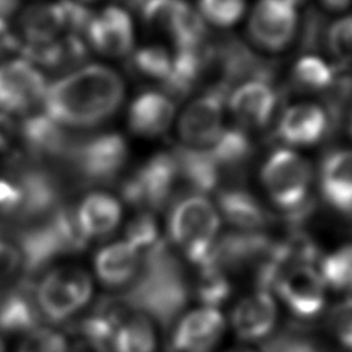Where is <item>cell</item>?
<instances>
[{
	"label": "cell",
	"instance_id": "1",
	"mask_svg": "<svg viewBox=\"0 0 352 352\" xmlns=\"http://www.w3.org/2000/svg\"><path fill=\"white\" fill-rule=\"evenodd\" d=\"M124 100V82L110 67L88 65L47 87L44 113L63 126H94L111 117Z\"/></svg>",
	"mask_w": 352,
	"mask_h": 352
},
{
	"label": "cell",
	"instance_id": "2",
	"mask_svg": "<svg viewBox=\"0 0 352 352\" xmlns=\"http://www.w3.org/2000/svg\"><path fill=\"white\" fill-rule=\"evenodd\" d=\"M146 267L128 296V302L144 309L158 322L169 323L183 308L187 289L180 267L165 242L146 252Z\"/></svg>",
	"mask_w": 352,
	"mask_h": 352
},
{
	"label": "cell",
	"instance_id": "3",
	"mask_svg": "<svg viewBox=\"0 0 352 352\" xmlns=\"http://www.w3.org/2000/svg\"><path fill=\"white\" fill-rule=\"evenodd\" d=\"M220 227V216L204 195L194 194L177 201L169 214L170 241L198 267L208 261Z\"/></svg>",
	"mask_w": 352,
	"mask_h": 352
},
{
	"label": "cell",
	"instance_id": "4",
	"mask_svg": "<svg viewBox=\"0 0 352 352\" xmlns=\"http://www.w3.org/2000/svg\"><path fill=\"white\" fill-rule=\"evenodd\" d=\"M128 146L116 132L78 136L65 165L82 184H106L126 162Z\"/></svg>",
	"mask_w": 352,
	"mask_h": 352
},
{
	"label": "cell",
	"instance_id": "5",
	"mask_svg": "<svg viewBox=\"0 0 352 352\" xmlns=\"http://www.w3.org/2000/svg\"><path fill=\"white\" fill-rule=\"evenodd\" d=\"M92 296V280L78 267L65 265L51 270L36 286L40 314L60 322L80 311Z\"/></svg>",
	"mask_w": 352,
	"mask_h": 352
},
{
	"label": "cell",
	"instance_id": "6",
	"mask_svg": "<svg viewBox=\"0 0 352 352\" xmlns=\"http://www.w3.org/2000/svg\"><path fill=\"white\" fill-rule=\"evenodd\" d=\"M311 166L297 153L280 148L272 153L261 170L264 188L272 202L283 210H297L311 186Z\"/></svg>",
	"mask_w": 352,
	"mask_h": 352
},
{
	"label": "cell",
	"instance_id": "7",
	"mask_svg": "<svg viewBox=\"0 0 352 352\" xmlns=\"http://www.w3.org/2000/svg\"><path fill=\"white\" fill-rule=\"evenodd\" d=\"M179 182L172 153H158L125 179L122 198L143 210H160L172 198Z\"/></svg>",
	"mask_w": 352,
	"mask_h": 352
},
{
	"label": "cell",
	"instance_id": "8",
	"mask_svg": "<svg viewBox=\"0 0 352 352\" xmlns=\"http://www.w3.org/2000/svg\"><path fill=\"white\" fill-rule=\"evenodd\" d=\"M228 95L219 89L206 92L192 100L182 113L177 124L180 139L187 147H212L223 132V104Z\"/></svg>",
	"mask_w": 352,
	"mask_h": 352
},
{
	"label": "cell",
	"instance_id": "9",
	"mask_svg": "<svg viewBox=\"0 0 352 352\" xmlns=\"http://www.w3.org/2000/svg\"><path fill=\"white\" fill-rule=\"evenodd\" d=\"M47 85L43 74L28 60L0 65V110L21 113L43 102Z\"/></svg>",
	"mask_w": 352,
	"mask_h": 352
},
{
	"label": "cell",
	"instance_id": "10",
	"mask_svg": "<svg viewBox=\"0 0 352 352\" xmlns=\"http://www.w3.org/2000/svg\"><path fill=\"white\" fill-rule=\"evenodd\" d=\"M297 14L292 0H260L249 19L252 40L268 51L283 50L293 38Z\"/></svg>",
	"mask_w": 352,
	"mask_h": 352
},
{
	"label": "cell",
	"instance_id": "11",
	"mask_svg": "<svg viewBox=\"0 0 352 352\" xmlns=\"http://www.w3.org/2000/svg\"><path fill=\"white\" fill-rule=\"evenodd\" d=\"M324 286L320 274L304 264L285 271L274 289L293 314L314 318L323 308Z\"/></svg>",
	"mask_w": 352,
	"mask_h": 352
},
{
	"label": "cell",
	"instance_id": "12",
	"mask_svg": "<svg viewBox=\"0 0 352 352\" xmlns=\"http://www.w3.org/2000/svg\"><path fill=\"white\" fill-rule=\"evenodd\" d=\"M19 135L28 154L37 162L48 160L65 164L78 139L45 113L26 118L21 125Z\"/></svg>",
	"mask_w": 352,
	"mask_h": 352
},
{
	"label": "cell",
	"instance_id": "13",
	"mask_svg": "<svg viewBox=\"0 0 352 352\" xmlns=\"http://www.w3.org/2000/svg\"><path fill=\"white\" fill-rule=\"evenodd\" d=\"M226 322L213 307H201L186 314L172 336L175 352H210L224 333Z\"/></svg>",
	"mask_w": 352,
	"mask_h": 352
},
{
	"label": "cell",
	"instance_id": "14",
	"mask_svg": "<svg viewBox=\"0 0 352 352\" xmlns=\"http://www.w3.org/2000/svg\"><path fill=\"white\" fill-rule=\"evenodd\" d=\"M85 37L103 55L125 56L133 45L131 18L120 7H107L100 14H94Z\"/></svg>",
	"mask_w": 352,
	"mask_h": 352
},
{
	"label": "cell",
	"instance_id": "15",
	"mask_svg": "<svg viewBox=\"0 0 352 352\" xmlns=\"http://www.w3.org/2000/svg\"><path fill=\"white\" fill-rule=\"evenodd\" d=\"M278 96L270 82L252 80L241 84L228 96V106L235 120L246 128L267 125L276 107Z\"/></svg>",
	"mask_w": 352,
	"mask_h": 352
},
{
	"label": "cell",
	"instance_id": "16",
	"mask_svg": "<svg viewBox=\"0 0 352 352\" xmlns=\"http://www.w3.org/2000/svg\"><path fill=\"white\" fill-rule=\"evenodd\" d=\"M276 314V304L271 293L258 289L235 305L231 314V323L239 338L258 341L274 329Z\"/></svg>",
	"mask_w": 352,
	"mask_h": 352
},
{
	"label": "cell",
	"instance_id": "17",
	"mask_svg": "<svg viewBox=\"0 0 352 352\" xmlns=\"http://www.w3.org/2000/svg\"><path fill=\"white\" fill-rule=\"evenodd\" d=\"M175 116V103L166 95L155 91L140 94L128 111V125L136 135L154 138L164 133Z\"/></svg>",
	"mask_w": 352,
	"mask_h": 352
},
{
	"label": "cell",
	"instance_id": "18",
	"mask_svg": "<svg viewBox=\"0 0 352 352\" xmlns=\"http://www.w3.org/2000/svg\"><path fill=\"white\" fill-rule=\"evenodd\" d=\"M326 126L327 117L320 106L298 103L282 114L276 132L286 144L309 146L324 135Z\"/></svg>",
	"mask_w": 352,
	"mask_h": 352
},
{
	"label": "cell",
	"instance_id": "19",
	"mask_svg": "<svg viewBox=\"0 0 352 352\" xmlns=\"http://www.w3.org/2000/svg\"><path fill=\"white\" fill-rule=\"evenodd\" d=\"M320 191L336 210L352 216V150H337L320 169Z\"/></svg>",
	"mask_w": 352,
	"mask_h": 352
},
{
	"label": "cell",
	"instance_id": "20",
	"mask_svg": "<svg viewBox=\"0 0 352 352\" xmlns=\"http://www.w3.org/2000/svg\"><path fill=\"white\" fill-rule=\"evenodd\" d=\"M95 272L107 287H122L139 272L140 252L128 241H118L102 248L95 256Z\"/></svg>",
	"mask_w": 352,
	"mask_h": 352
},
{
	"label": "cell",
	"instance_id": "21",
	"mask_svg": "<svg viewBox=\"0 0 352 352\" xmlns=\"http://www.w3.org/2000/svg\"><path fill=\"white\" fill-rule=\"evenodd\" d=\"M179 180L194 192L202 195L213 191L220 183V172L208 148L177 146L172 151Z\"/></svg>",
	"mask_w": 352,
	"mask_h": 352
},
{
	"label": "cell",
	"instance_id": "22",
	"mask_svg": "<svg viewBox=\"0 0 352 352\" xmlns=\"http://www.w3.org/2000/svg\"><path fill=\"white\" fill-rule=\"evenodd\" d=\"M76 219L82 235L102 238L116 230L121 220V206L118 201L104 192L87 195L76 209Z\"/></svg>",
	"mask_w": 352,
	"mask_h": 352
},
{
	"label": "cell",
	"instance_id": "23",
	"mask_svg": "<svg viewBox=\"0 0 352 352\" xmlns=\"http://www.w3.org/2000/svg\"><path fill=\"white\" fill-rule=\"evenodd\" d=\"M217 202L226 220L242 231H257L268 221L265 209L243 187H224L217 195Z\"/></svg>",
	"mask_w": 352,
	"mask_h": 352
},
{
	"label": "cell",
	"instance_id": "24",
	"mask_svg": "<svg viewBox=\"0 0 352 352\" xmlns=\"http://www.w3.org/2000/svg\"><path fill=\"white\" fill-rule=\"evenodd\" d=\"M40 309L36 287L22 282L0 302V330L7 333L30 331L37 327Z\"/></svg>",
	"mask_w": 352,
	"mask_h": 352
},
{
	"label": "cell",
	"instance_id": "25",
	"mask_svg": "<svg viewBox=\"0 0 352 352\" xmlns=\"http://www.w3.org/2000/svg\"><path fill=\"white\" fill-rule=\"evenodd\" d=\"M19 26L26 44H47L58 40V34L66 29L62 1L28 7L19 18Z\"/></svg>",
	"mask_w": 352,
	"mask_h": 352
},
{
	"label": "cell",
	"instance_id": "26",
	"mask_svg": "<svg viewBox=\"0 0 352 352\" xmlns=\"http://www.w3.org/2000/svg\"><path fill=\"white\" fill-rule=\"evenodd\" d=\"M208 150L220 172V179L228 176L238 183L243 166L253 154V144L245 131L231 128L223 129L217 142Z\"/></svg>",
	"mask_w": 352,
	"mask_h": 352
},
{
	"label": "cell",
	"instance_id": "27",
	"mask_svg": "<svg viewBox=\"0 0 352 352\" xmlns=\"http://www.w3.org/2000/svg\"><path fill=\"white\" fill-rule=\"evenodd\" d=\"M157 337L148 316L135 314L124 318L117 327L110 352H155Z\"/></svg>",
	"mask_w": 352,
	"mask_h": 352
},
{
	"label": "cell",
	"instance_id": "28",
	"mask_svg": "<svg viewBox=\"0 0 352 352\" xmlns=\"http://www.w3.org/2000/svg\"><path fill=\"white\" fill-rule=\"evenodd\" d=\"M190 11L191 8L182 0H148L140 14L148 28L172 37Z\"/></svg>",
	"mask_w": 352,
	"mask_h": 352
},
{
	"label": "cell",
	"instance_id": "29",
	"mask_svg": "<svg viewBox=\"0 0 352 352\" xmlns=\"http://www.w3.org/2000/svg\"><path fill=\"white\" fill-rule=\"evenodd\" d=\"M129 67L138 77L164 84L170 74L172 56L160 45L143 47L131 56Z\"/></svg>",
	"mask_w": 352,
	"mask_h": 352
},
{
	"label": "cell",
	"instance_id": "30",
	"mask_svg": "<svg viewBox=\"0 0 352 352\" xmlns=\"http://www.w3.org/2000/svg\"><path fill=\"white\" fill-rule=\"evenodd\" d=\"M324 285L337 292H352V243L327 254L320 264Z\"/></svg>",
	"mask_w": 352,
	"mask_h": 352
},
{
	"label": "cell",
	"instance_id": "31",
	"mask_svg": "<svg viewBox=\"0 0 352 352\" xmlns=\"http://www.w3.org/2000/svg\"><path fill=\"white\" fill-rule=\"evenodd\" d=\"M293 81L304 91H320L333 81L331 67L318 56H304L293 67Z\"/></svg>",
	"mask_w": 352,
	"mask_h": 352
},
{
	"label": "cell",
	"instance_id": "32",
	"mask_svg": "<svg viewBox=\"0 0 352 352\" xmlns=\"http://www.w3.org/2000/svg\"><path fill=\"white\" fill-rule=\"evenodd\" d=\"M201 276L198 282V296L205 307L217 308L230 294V283L224 271L210 263L199 265Z\"/></svg>",
	"mask_w": 352,
	"mask_h": 352
},
{
	"label": "cell",
	"instance_id": "33",
	"mask_svg": "<svg viewBox=\"0 0 352 352\" xmlns=\"http://www.w3.org/2000/svg\"><path fill=\"white\" fill-rule=\"evenodd\" d=\"M243 11L245 0H199L201 18L220 28L234 25Z\"/></svg>",
	"mask_w": 352,
	"mask_h": 352
},
{
	"label": "cell",
	"instance_id": "34",
	"mask_svg": "<svg viewBox=\"0 0 352 352\" xmlns=\"http://www.w3.org/2000/svg\"><path fill=\"white\" fill-rule=\"evenodd\" d=\"M16 352H69L63 334L50 327H36L26 333Z\"/></svg>",
	"mask_w": 352,
	"mask_h": 352
},
{
	"label": "cell",
	"instance_id": "35",
	"mask_svg": "<svg viewBox=\"0 0 352 352\" xmlns=\"http://www.w3.org/2000/svg\"><path fill=\"white\" fill-rule=\"evenodd\" d=\"M327 47L340 63L352 62V15L342 16L330 26Z\"/></svg>",
	"mask_w": 352,
	"mask_h": 352
},
{
	"label": "cell",
	"instance_id": "36",
	"mask_svg": "<svg viewBox=\"0 0 352 352\" xmlns=\"http://www.w3.org/2000/svg\"><path fill=\"white\" fill-rule=\"evenodd\" d=\"M125 241L135 246L139 252H148L160 242L158 227L154 217L150 213H140L132 219L126 227Z\"/></svg>",
	"mask_w": 352,
	"mask_h": 352
},
{
	"label": "cell",
	"instance_id": "37",
	"mask_svg": "<svg viewBox=\"0 0 352 352\" xmlns=\"http://www.w3.org/2000/svg\"><path fill=\"white\" fill-rule=\"evenodd\" d=\"M329 323L337 340L345 348L352 349V297H346L333 307Z\"/></svg>",
	"mask_w": 352,
	"mask_h": 352
},
{
	"label": "cell",
	"instance_id": "38",
	"mask_svg": "<svg viewBox=\"0 0 352 352\" xmlns=\"http://www.w3.org/2000/svg\"><path fill=\"white\" fill-rule=\"evenodd\" d=\"M21 265V250L12 243L0 239V283H4L11 276H14Z\"/></svg>",
	"mask_w": 352,
	"mask_h": 352
},
{
	"label": "cell",
	"instance_id": "39",
	"mask_svg": "<svg viewBox=\"0 0 352 352\" xmlns=\"http://www.w3.org/2000/svg\"><path fill=\"white\" fill-rule=\"evenodd\" d=\"M265 352H318L312 342L300 338L280 337L267 344Z\"/></svg>",
	"mask_w": 352,
	"mask_h": 352
},
{
	"label": "cell",
	"instance_id": "40",
	"mask_svg": "<svg viewBox=\"0 0 352 352\" xmlns=\"http://www.w3.org/2000/svg\"><path fill=\"white\" fill-rule=\"evenodd\" d=\"M21 201L19 188L15 183L0 179V209L16 212Z\"/></svg>",
	"mask_w": 352,
	"mask_h": 352
},
{
	"label": "cell",
	"instance_id": "41",
	"mask_svg": "<svg viewBox=\"0 0 352 352\" xmlns=\"http://www.w3.org/2000/svg\"><path fill=\"white\" fill-rule=\"evenodd\" d=\"M21 44L22 43L18 41L16 36L10 30L6 21L0 18V56L14 51H19Z\"/></svg>",
	"mask_w": 352,
	"mask_h": 352
},
{
	"label": "cell",
	"instance_id": "42",
	"mask_svg": "<svg viewBox=\"0 0 352 352\" xmlns=\"http://www.w3.org/2000/svg\"><path fill=\"white\" fill-rule=\"evenodd\" d=\"M352 0H322V4L330 11H342L345 10Z\"/></svg>",
	"mask_w": 352,
	"mask_h": 352
},
{
	"label": "cell",
	"instance_id": "43",
	"mask_svg": "<svg viewBox=\"0 0 352 352\" xmlns=\"http://www.w3.org/2000/svg\"><path fill=\"white\" fill-rule=\"evenodd\" d=\"M18 6L16 0H0V18H6L15 11Z\"/></svg>",
	"mask_w": 352,
	"mask_h": 352
},
{
	"label": "cell",
	"instance_id": "44",
	"mask_svg": "<svg viewBox=\"0 0 352 352\" xmlns=\"http://www.w3.org/2000/svg\"><path fill=\"white\" fill-rule=\"evenodd\" d=\"M125 6H128L131 10H136V11H142V8L146 6V3L148 0H121Z\"/></svg>",
	"mask_w": 352,
	"mask_h": 352
},
{
	"label": "cell",
	"instance_id": "45",
	"mask_svg": "<svg viewBox=\"0 0 352 352\" xmlns=\"http://www.w3.org/2000/svg\"><path fill=\"white\" fill-rule=\"evenodd\" d=\"M227 352H253L250 349H246V348H234V349H230Z\"/></svg>",
	"mask_w": 352,
	"mask_h": 352
},
{
	"label": "cell",
	"instance_id": "46",
	"mask_svg": "<svg viewBox=\"0 0 352 352\" xmlns=\"http://www.w3.org/2000/svg\"><path fill=\"white\" fill-rule=\"evenodd\" d=\"M0 352H6V348H4V344L1 341V338H0Z\"/></svg>",
	"mask_w": 352,
	"mask_h": 352
},
{
	"label": "cell",
	"instance_id": "47",
	"mask_svg": "<svg viewBox=\"0 0 352 352\" xmlns=\"http://www.w3.org/2000/svg\"><path fill=\"white\" fill-rule=\"evenodd\" d=\"M349 133L352 136V116H351V120H349Z\"/></svg>",
	"mask_w": 352,
	"mask_h": 352
},
{
	"label": "cell",
	"instance_id": "48",
	"mask_svg": "<svg viewBox=\"0 0 352 352\" xmlns=\"http://www.w3.org/2000/svg\"><path fill=\"white\" fill-rule=\"evenodd\" d=\"M292 1H293V3H296V1H300V0H292Z\"/></svg>",
	"mask_w": 352,
	"mask_h": 352
},
{
	"label": "cell",
	"instance_id": "49",
	"mask_svg": "<svg viewBox=\"0 0 352 352\" xmlns=\"http://www.w3.org/2000/svg\"><path fill=\"white\" fill-rule=\"evenodd\" d=\"M87 1H91V0H87Z\"/></svg>",
	"mask_w": 352,
	"mask_h": 352
}]
</instances>
